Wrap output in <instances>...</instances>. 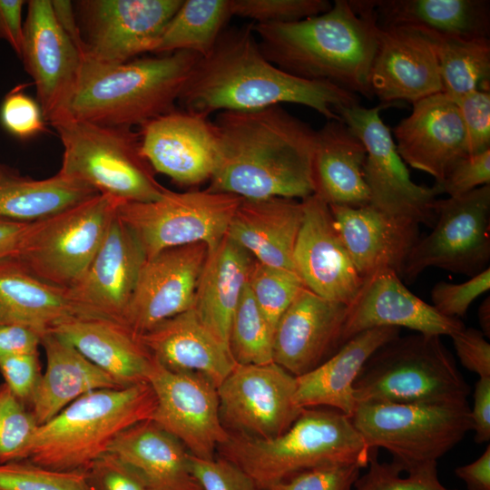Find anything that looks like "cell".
Wrapping results in <instances>:
<instances>
[{
    "label": "cell",
    "instance_id": "obj_1",
    "mask_svg": "<svg viewBox=\"0 0 490 490\" xmlns=\"http://www.w3.org/2000/svg\"><path fill=\"white\" fill-rule=\"evenodd\" d=\"M218 157L208 188L244 200H304L315 192L316 131L281 105L222 111L213 122Z\"/></svg>",
    "mask_w": 490,
    "mask_h": 490
},
{
    "label": "cell",
    "instance_id": "obj_2",
    "mask_svg": "<svg viewBox=\"0 0 490 490\" xmlns=\"http://www.w3.org/2000/svg\"><path fill=\"white\" fill-rule=\"evenodd\" d=\"M177 103L182 110L207 116L297 103L329 121L341 120L337 112L358 104L359 96L277 67L263 55L250 24L222 32L211 51L195 64Z\"/></svg>",
    "mask_w": 490,
    "mask_h": 490
},
{
    "label": "cell",
    "instance_id": "obj_3",
    "mask_svg": "<svg viewBox=\"0 0 490 490\" xmlns=\"http://www.w3.org/2000/svg\"><path fill=\"white\" fill-rule=\"evenodd\" d=\"M266 59L300 78L328 82L368 100L377 48L371 16L348 0H335L323 14L285 24H253Z\"/></svg>",
    "mask_w": 490,
    "mask_h": 490
},
{
    "label": "cell",
    "instance_id": "obj_4",
    "mask_svg": "<svg viewBox=\"0 0 490 490\" xmlns=\"http://www.w3.org/2000/svg\"><path fill=\"white\" fill-rule=\"evenodd\" d=\"M200 58L178 51L118 64L83 60L73 93L53 122L68 118L106 126H141L175 109Z\"/></svg>",
    "mask_w": 490,
    "mask_h": 490
},
{
    "label": "cell",
    "instance_id": "obj_5",
    "mask_svg": "<svg viewBox=\"0 0 490 490\" xmlns=\"http://www.w3.org/2000/svg\"><path fill=\"white\" fill-rule=\"evenodd\" d=\"M220 456L246 473L259 490L310 468L358 464L367 467L372 449L350 417L329 407L303 408L282 435L260 439L231 434Z\"/></svg>",
    "mask_w": 490,
    "mask_h": 490
},
{
    "label": "cell",
    "instance_id": "obj_6",
    "mask_svg": "<svg viewBox=\"0 0 490 490\" xmlns=\"http://www.w3.org/2000/svg\"><path fill=\"white\" fill-rule=\"evenodd\" d=\"M155 407L148 382L93 391L38 425L24 459L54 470L84 472L121 433L152 419Z\"/></svg>",
    "mask_w": 490,
    "mask_h": 490
},
{
    "label": "cell",
    "instance_id": "obj_7",
    "mask_svg": "<svg viewBox=\"0 0 490 490\" xmlns=\"http://www.w3.org/2000/svg\"><path fill=\"white\" fill-rule=\"evenodd\" d=\"M470 387L438 336H399L379 348L354 383L357 402L446 404L467 401Z\"/></svg>",
    "mask_w": 490,
    "mask_h": 490
},
{
    "label": "cell",
    "instance_id": "obj_8",
    "mask_svg": "<svg viewBox=\"0 0 490 490\" xmlns=\"http://www.w3.org/2000/svg\"><path fill=\"white\" fill-rule=\"evenodd\" d=\"M51 125L64 148L62 175L121 201H154L167 190L155 179L141 152L139 133L132 128L68 118Z\"/></svg>",
    "mask_w": 490,
    "mask_h": 490
},
{
    "label": "cell",
    "instance_id": "obj_9",
    "mask_svg": "<svg viewBox=\"0 0 490 490\" xmlns=\"http://www.w3.org/2000/svg\"><path fill=\"white\" fill-rule=\"evenodd\" d=\"M468 402H358L350 416L369 449L382 447L407 473L439 458L472 430Z\"/></svg>",
    "mask_w": 490,
    "mask_h": 490
},
{
    "label": "cell",
    "instance_id": "obj_10",
    "mask_svg": "<svg viewBox=\"0 0 490 490\" xmlns=\"http://www.w3.org/2000/svg\"><path fill=\"white\" fill-rule=\"evenodd\" d=\"M121 202L97 193L31 221L13 260L46 283L74 287L100 250Z\"/></svg>",
    "mask_w": 490,
    "mask_h": 490
},
{
    "label": "cell",
    "instance_id": "obj_11",
    "mask_svg": "<svg viewBox=\"0 0 490 490\" xmlns=\"http://www.w3.org/2000/svg\"><path fill=\"white\" fill-rule=\"evenodd\" d=\"M233 194L204 191L166 190L151 201H122L117 217L139 240L146 259L162 250L202 242L208 251L224 239L241 201Z\"/></svg>",
    "mask_w": 490,
    "mask_h": 490
},
{
    "label": "cell",
    "instance_id": "obj_12",
    "mask_svg": "<svg viewBox=\"0 0 490 490\" xmlns=\"http://www.w3.org/2000/svg\"><path fill=\"white\" fill-rule=\"evenodd\" d=\"M388 105L366 108L358 103L337 112L366 147L364 179L369 205L394 217L434 226L435 202L443 189L436 183L428 187L411 180L391 130L380 117L381 110Z\"/></svg>",
    "mask_w": 490,
    "mask_h": 490
},
{
    "label": "cell",
    "instance_id": "obj_13",
    "mask_svg": "<svg viewBox=\"0 0 490 490\" xmlns=\"http://www.w3.org/2000/svg\"><path fill=\"white\" fill-rule=\"evenodd\" d=\"M433 230L411 250L401 278L408 283L428 268L473 277L490 261V185L436 200Z\"/></svg>",
    "mask_w": 490,
    "mask_h": 490
},
{
    "label": "cell",
    "instance_id": "obj_14",
    "mask_svg": "<svg viewBox=\"0 0 490 490\" xmlns=\"http://www.w3.org/2000/svg\"><path fill=\"white\" fill-rule=\"evenodd\" d=\"M182 0L73 2L83 60L122 64L153 53Z\"/></svg>",
    "mask_w": 490,
    "mask_h": 490
},
{
    "label": "cell",
    "instance_id": "obj_15",
    "mask_svg": "<svg viewBox=\"0 0 490 490\" xmlns=\"http://www.w3.org/2000/svg\"><path fill=\"white\" fill-rule=\"evenodd\" d=\"M296 387V377L275 362L236 364L217 387L223 426L253 438L282 435L303 409L295 401Z\"/></svg>",
    "mask_w": 490,
    "mask_h": 490
},
{
    "label": "cell",
    "instance_id": "obj_16",
    "mask_svg": "<svg viewBox=\"0 0 490 490\" xmlns=\"http://www.w3.org/2000/svg\"><path fill=\"white\" fill-rule=\"evenodd\" d=\"M156 398L152 420L196 457L214 458L230 433L222 424L217 387L195 372L170 370L154 360L148 377Z\"/></svg>",
    "mask_w": 490,
    "mask_h": 490
},
{
    "label": "cell",
    "instance_id": "obj_17",
    "mask_svg": "<svg viewBox=\"0 0 490 490\" xmlns=\"http://www.w3.org/2000/svg\"><path fill=\"white\" fill-rule=\"evenodd\" d=\"M20 59L32 77L44 120L62 112L80 74L83 56L57 19L51 0H30Z\"/></svg>",
    "mask_w": 490,
    "mask_h": 490
},
{
    "label": "cell",
    "instance_id": "obj_18",
    "mask_svg": "<svg viewBox=\"0 0 490 490\" xmlns=\"http://www.w3.org/2000/svg\"><path fill=\"white\" fill-rule=\"evenodd\" d=\"M141 152L155 172L180 185L211 180L218 157V140L209 116L172 110L140 126Z\"/></svg>",
    "mask_w": 490,
    "mask_h": 490
},
{
    "label": "cell",
    "instance_id": "obj_19",
    "mask_svg": "<svg viewBox=\"0 0 490 490\" xmlns=\"http://www.w3.org/2000/svg\"><path fill=\"white\" fill-rule=\"evenodd\" d=\"M207 254V245L197 242L167 249L146 259L124 324L141 335L190 309Z\"/></svg>",
    "mask_w": 490,
    "mask_h": 490
},
{
    "label": "cell",
    "instance_id": "obj_20",
    "mask_svg": "<svg viewBox=\"0 0 490 490\" xmlns=\"http://www.w3.org/2000/svg\"><path fill=\"white\" fill-rule=\"evenodd\" d=\"M301 201L304 215L293 253L295 271L313 293L349 306L365 279L335 228L329 206L316 194Z\"/></svg>",
    "mask_w": 490,
    "mask_h": 490
},
{
    "label": "cell",
    "instance_id": "obj_21",
    "mask_svg": "<svg viewBox=\"0 0 490 490\" xmlns=\"http://www.w3.org/2000/svg\"><path fill=\"white\" fill-rule=\"evenodd\" d=\"M145 260L146 255L139 240L116 215L83 276L67 289L78 315L101 317L124 324Z\"/></svg>",
    "mask_w": 490,
    "mask_h": 490
},
{
    "label": "cell",
    "instance_id": "obj_22",
    "mask_svg": "<svg viewBox=\"0 0 490 490\" xmlns=\"http://www.w3.org/2000/svg\"><path fill=\"white\" fill-rule=\"evenodd\" d=\"M411 113L391 131L403 162L442 184L453 166L470 155L457 104L444 93L415 102Z\"/></svg>",
    "mask_w": 490,
    "mask_h": 490
},
{
    "label": "cell",
    "instance_id": "obj_23",
    "mask_svg": "<svg viewBox=\"0 0 490 490\" xmlns=\"http://www.w3.org/2000/svg\"><path fill=\"white\" fill-rule=\"evenodd\" d=\"M407 328L430 336H452L465 324L439 313L412 293L400 276L383 270L367 278L355 300L348 306L341 345L357 334L374 328Z\"/></svg>",
    "mask_w": 490,
    "mask_h": 490
},
{
    "label": "cell",
    "instance_id": "obj_24",
    "mask_svg": "<svg viewBox=\"0 0 490 490\" xmlns=\"http://www.w3.org/2000/svg\"><path fill=\"white\" fill-rule=\"evenodd\" d=\"M347 312V305L301 289L276 326L273 362L294 377L316 368L342 346Z\"/></svg>",
    "mask_w": 490,
    "mask_h": 490
},
{
    "label": "cell",
    "instance_id": "obj_25",
    "mask_svg": "<svg viewBox=\"0 0 490 490\" xmlns=\"http://www.w3.org/2000/svg\"><path fill=\"white\" fill-rule=\"evenodd\" d=\"M376 35L369 85L382 104L414 103L443 92L433 47L418 29L377 26Z\"/></svg>",
    "mask_w": 490,
    "mask_h": 490
},
{
    "label": "cell",
    "instance_id": "obj_26",
    "mask_svg": "<svg viewBox=\"0 0 490 490\" xmlns=\"http://www.w3.org/2000/svg\"><path fill=\"white\" fill-rule=\"evenodd\" d=\"M335 228L360 276L391 270L400 278L419 238V224L382 212L370 205H328Z\"/></svg>",
    "mask_w": 490,
    "mask_h": 490
},
{
    "label": "cell",
    "instance_id": "obj_27",
    "mask_svg": "<svg viewBox=\"0 0 490 490\" xmlns=\"http://www.w3.org/2000/svg\"><path fill=\"white\" fill-rule=\"evenodd\" d=\"M65 340L122 387L148 382L154 359L125 324L101 317L71 316L49 331Z\"/></svg>",
    "mask_w": 490,
    "mask_h": 490
},
{
    "label": "cell",
    "instance_id": "obj_28",
    "mask_svg": "<svg viewBox=\"0 0 490 490\" xmlns=\"http://www.w3.org/2000/svg\"><path fill=\"white\" fill-rule=\"evenodd\" d=\"M153 359L177 372H195L217 387L232 370L230 348L190 309L165 319L139 335Z\"/></svg>",
    "mask_w": 490,
    "mask_h": 490
},
{
    "label": "cell",
    "instance_id": "obj_29",
    "mask_svg": "<svg viewBox=\"0 0 490 490\" xmlns=\"http://www.w3.org/2000/svg\"><path fill=\"white\" fill-rule=\"evenodd\" d=\"M303 215L301 200L242 199L231 218L226 236L255 260L295 271L293 253Z\"/></svg>",
    "mask_w": 490,
    "mask_h": 490
},
{
    "label": "cell",
    "instance_id": "obj_30",
    "mask_svg": "<svg viewBox=\"0 0 490 490\" xmlns=\"http://www.w3.org/2000/svg\"><path fill=\"white\" fill-rule=\"evenodd\" d=\"M400 328H374L362 331L313 370L296 377L295 401L300 408L329 407L351 416L357 400L354 383L368 359L399 336Z\"/></svg>",
    "mask_w": 490,
    "mask_h": 490
},
{
    "label": "cell",
    "instance_id": "obj_31",
    "mask_svg": "<svg viewBox=\"0 0 490 490\" xmlns=\"http://www.w3.org/2000/svg\"><path fill=\"white\" fill-rule=\"evenodd\" d=\"M367 150L342 120H329L316 132L312 161L315 192L328 205H369L364 179Z\"/></svg>",
    "mask_w": 490,
    "mask_h": 490
},
{
    "label": "cell",
    "instance_id": "obj_32",
    "mask_svg": "<svg viewBox=\"0 0 490 490\" xmlns=\"http://www.w3.org/2000/svg\"><path fill=\"white\" fill-rule=\"evenodd\" d=\"M376 26L420 27L464 38H489L488 0H350Z\"/></svg>",
    "mask_w": 490,
    "mask_h": 490
},
{
    "label": "cell",
    "instance_id": "obj_33",
    "mask_svg": "<svg viewBox=\"0 0 490 490\" xmlns=\"http://www.w3.org/2000/svg\"><path fill=\"white\" fill-rule=\"evenodd\" d=\"M46 367L30 401L38 425L47 422L77 398L99 389L122 387L76 348L54 333L42 336Z\"/></svg>",
    "mask_w": 490,
    "mask_h": 490
},
{
    "label": "cell",
    "instance_id": "obj_34",
    "mask_svg": "<svg viewBox=\"0 0 490 490\" xmlns=\"http://www.w3.org/2000/svg\"><path fill=\"white\" fill-rule=\"evenodd\" d=\"M109 452L136 469L150 490H201L186 447L151 419L121 433Z\"/></svg>",
    "mask_w": 490,
    "mask_h": 490
},
{
    "label": "cell",
    "instance_id": "obj_35",
    "mask_svg": "<svg viewBox=\"0 0 490 490\" xmlns=\"http://www.w3.org/2000/svg\"><path fill=\"white\" fill-rule=\"evenodd\" d=\"M253 261L248 251L225 236L208 251L198 280L191 309L228 347L231 319Z\"/></svg>",
    "mask_w": 490,
    "mask_h": 490
},
{
    "label": "cell",
    "instance_id": "obj_36",
    "mask_svg": "<svg viewBox=\"0 0 490 490\" xmlns=\"http://www.w3.org/2000/svg\"><path fill=\"white\" fill-rule=\"evenodd\" d=\"M77 316L67 289L46 283L13 259L0 261V325H18L41 338L59 321Z\"/></svg>",
    "mask_w": 490,
    "mask_h": 490
},
{
    "label": "cell",
    "instance_id": "obj_37",
    "mask_svg": "<svg viewBox=\"0 0 490 490\" xmlns=\"http://www.w3.org/2000/svg\"><path fill=\"white\" fill-rule=\"evenodd\" d=\"M97 193L93 187L59 172L36 180L0 166V218L34 221Z\"/></svg>",
    "mask_w": 490,
    "mask_h": 490
},
{
    "label": "cell",
    "instance_id": "obj_38",
    "mask_svg": "<svg viewBox=\"0 0 490 490\" xmlns=\"http://www.w3.org/2000/svg\"><path fill=\"white\" fill-rule=\"evenodd\" d=\"M418 29L430 42L443 92L453 102L475 90L490 91L489 38H464Z\"/></svg>",
    "mask_w": 490,
    "mask_h": 490
},
{
    "label": "cell",
    "instance_id": "obj_39",
    "mask_svg": "<svg viewBox=\"0 0 490 490\" xmlns=\"http://www.w3.org/2000/svg\"><path fill=\"white\" fill-rule=\"evenodd\" d=\"M231 16L230 0L182 1L152 54L189 51L206 56Z\"/></svg>",
    "mask_w": 490,
    "mask_h": 490
},
{
    "label": "cell",
    "instance_id": "obj_40",
    "mask_svg": "<svg viewBox=\"0 0 490 490\" xmlns=\"http://www.w3.org/2000/svg\"><path fill=\"white\" fill-rule=\"evenodd\" d=\"M271 328L258 307L248 284L233 314L229 347L236 364L262 365L273 362Z\"/></svg>",
    "mask_w": 490,
    "mask_h": 490
},
{
    "label": "cell",
    "instance_id": "obj_41",
    "mask_svg": "<svg viewBox=\"0 0 490 490\" xmlns=\"http://www.w3.org/2000/svg\"><path fill=\"white\" fill-rule=\"evenodd\" d=\"M248 287L274 332L283 313L301 289L306 288L295 271L268 266L255 260L250 271Z\"/></svg>",
    "mask_w": 490,
    "mask_h": 490
},
{
    "label": "cell",
    "instance_id": "obj_42",
    "mask_svg": "<svg viewBox=\"0 0 490 490\" xmlns=\"http://www.w3.org/2000/svg\"><path fill=\"white\" fill-rule=\"evenodd\" d=\"M0 490H90L83 471H58L27 459L0 464Z\"/></svg>",
    "mask_w": 490,
    "mask_h": 490
},
{
    "label": "cell",
    "instance_id": "obj_43",
    "mask_svg": "<svg viewBox=\"0 0 490 490\" xmlns=\"http://www.w3.org/2000/svg\"><path fill=\"white\" fill-rule=\"evenodd\" d=\"M368 470L358 476L353 490H456L443 485L438 478L437 462L422 466L401 476L403 469L395 462L381 463L372 449Z\"/></svg>",
    "mask_w": 490,
    "mask_h": 490
},
{
    "label": "cell",
    "instance_id": "obj_44",
    "mask_svg": "<svg viewBox=\"0 0 490 490\" xmlns=\"http://www.w3.org/2000/svg\"><path fill=\"white\" fill-rule=\"evenodd\" d=\"M38 424L5 384L0 385V464L23 460Z\"/></svg>",
    "mask_w": 490,
    "mask_h": 490
},
{
    "label": "cell",
    "instance_id": "obj_45",
    "mask_svg": "<svg viewBox=\"0 0 490 490\" xmlns=\"http://www.w3.org/2000/svg\"><path fill=\"white\" fill-rule=\"evenodd\" d=\"M232 16L251 19L255 24L292 23L328 12V0H230Z\"/></svg>",
    "mask_w": 490,
    "mask_h": 490
},
{
    "label": "cell",
    "instance_id": "obj_46",
    "mask_svg": "<svg viewBox=\"0 0 490 490\" xmlns=\"http://www.w3.org/2000/svg\"><path fill=\"white\" fill-rule=\"evenodd\" d=\"M361 468L358 464L310 468L296 473L267 490H353Z\"/></svg>",
    "mask_w": 490,
    "mask_h": 490
},
{
    "label": "cell",
    "instance_id": "obj_47",
    "mask_svg": "<svg viewBox=\"0 0 490 490\" xmlns=\"http://www.w3.org/2000/svg\"><path fill=\"white\" fill-rule=\"evenodd\" d=\"M490 289V268L463 283L437 282L431 290L432 306L448 318L464 317L470 305Z\"/></svg>",
    "mask_w": 490,
    "mask_h": 490
},
{
    "label": "cell",
    "instance_id": "obj_48",
    "mask_svg": "<svg viewBox=\"0 0 490 490\" xmlns=\"http://www.w3.org/2000/svg\"><path fill=\"white\" fill-rule=\"evenodd\" d=\"M0 118L3 126L20 139L33 137L44 130V117L39 103L19 87L5 95Z\"/></svg>",
    "mask_w": 490,
    "mask_h": 490
},
{
    "label": "cell",
    "instance_id": "obj_49",
    "mask_svg": "<svg viewBox=\"0 0 490 490\" xmlns=\"http://www.w3.org/2000/svg\"><path fill=\"white\" fill-rule=\"evenodd\" d=\"M84 472L90 490H150L136 469L110 452Z\"/></svg>",
    "mask_w": 490,
    "mask_h": 490
},
{
    "label": "cell",
    "instance_id": "obj_50",
    "mask_svg": "<svg viewBox=\"0 0 490 490\" xmlns=\"http://www.w3.org/2000/svg\"><path fill=\"white\" fill-rule=\"evenodd\" d=\"M190 462L201 490H259L246 473L221 456L202 459L190 455Z\"/></svg>",
    "mask_w": 490,
    "mask_h": 490
},
{
    "label": "cell",
    "instance_id": "obj_51",
    "mask_svg": "<svg viewBox=\"0 0 490 490\" xmlns=\"http://www.w3.org/2000/svg\"><path fill=\"white\" fill-rule=\"evenodd\" d=\"M456 103L466 130L469 154L490 149V91H473Z\"/></svg>",
    "mask_w": 490,
    "mask_h": 490
},
{
    "label": "cell",
    "instance_id": "obj_52",
    "mask_svg": "<svg viewBox=\"0 0 490 490\" xmlns=\"http://www.w3.org/2000/svg\"><path fill=\"white\" fill-rule=\"evenodd\" d=\"M485 185H490V149L458 161L440 184L449 197H458Z\"/></svg>",
    "mask_w": 490,
    "mask_h": 490
},
{
    "label": "cell",
    "instance_id": "obj_53",
    "mask_svg": "<svg viewBox=\"0 0 490 490\" xmlns=\"http://www.w3.org/2000/svg\"><path fill=\"white\" fill-rule=\"evenodd\" d=\"M0 372L15 396L30 404L42 375L37 351L1 358Z\"/></svg>",
    "mask_w": 490,
    "mask_h": 490
},
{
    "label": "cell",
    "instance_id": "obj_54",
    "mask_svg": "<svg viewBox=\"0 0 490 490\" xmlns=\"http://www.w3.org/2000/svg\"><path fill=\"white\" fill-rule=\"evenodd\" d=\"M460 363L479 376L490 377V344L484 334L474 328L450 336Z\"/></svg>",
    "mask_w": 490,
    "mask_h": 490
},
{
    "label": "cell",
    "instance_id": "obj_55",
    "mask_svg": "<svg viewBox=\"0 0 490 490\" xmlns=\"http://www.w3.org/2000/svg\"><path fill=\"white\" fill-rule=\"evenodd\" d=\"M23 0H0V39L6 41L21 57L24 40Z\"/></svg>",
    "mask_w": 490,
    "mask_h": 490
},
{
    "label": "cell",
    "instance_id": "obj_56",
    "mask_svg": "<svg viewBox=\"0 0 490 490\" xmlns=\"http://www.w3.org/2000/svg\"><path fill=\"white\" fill-rule=\"evenodd\" d=\"M41 336L18 325H0V359L18 354L36 352Z\"/></svg>",
    "mask_w": 490,
    "mask_h": 490
},
{
    "label": "cell",
    "instance_id": "obj_57",
    "mask_svg": "<svg viewBox=\"0 0 490 490\" xmlns=\"http://www.w3.org/2000/svg\"><path fill=\"white\" fill-rule=\"evenodd\" d=\"M474 406L470 409L472 430L477 444L490 440V377H479L475 386Z\"/></svg>",
    "mask_w": 490,
    "mask_h": 490
},
{
    "label": "cell",
    "instance_id": "obj_58",
    "mask_svg": "<svg viewBox=\"0 0 490 490\" xmlns=\"http://www.w3.org/2000/svg\"><path fill=\"white\" fill-rule=\"evenodd\" d=\"M468 490H490V446L475 461L455 469Z\"/></svg>",
    "mask_w": 490,
    "mask_h": 490
},
{
    "label": "cell",
    "instance_id": "obj_59",
    "mask_svg": "<svg viewBox=\"0 0 490 490\" xmlns=\"http://www.w3.org/2000/svg\"><path fill=\"white\" fill-rule=\"evenodd\" d=\"M29 224L0 218V261L15 258Z\"/></svg>",
    "mask_w": 490,
    "mask_h": 490
},
{
    "label": "cell",
    "instance_id": "obj_60",
    "mask_svg": "<svg viewBox=\"0 0 490 490\" xmlns=\"http://www.w3.org/2000/svg\"><path fill=\"white\" fill-rule=\"evenodd\" d=\"M477 318L481 332L485 338H490V297L487 296L480 304Z\"/></svg>",
    "mask_w": 490,
    "mask_h": 490
}]
</instances>
